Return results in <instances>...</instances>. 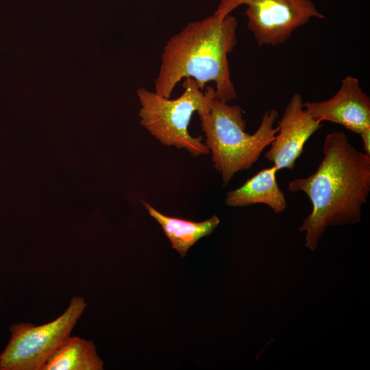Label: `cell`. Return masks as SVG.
Segmentation results:
<instances>
[{"mask_svg": "<svg viewBox=\"0 0 370 370\" xmlns=\"http://www.w3.org/2000/svg\"><path fill=\"white\" fill-rule=\"evenodd\" d=\"M237 19L231 14L221 18L214 13L187 24L164 47L155 92L170 98L178 82L191 78L201 90L213 82L220 101L235 99L227 58L237 43Z\"/></svg>", "mask_w": 370, "mask_h": 370, "instance_id": "2", "label": "cell"}, {"mask_svg": "<svg viewBox=\"0 0 370 370\" xmlns=\"http://www.w3.org/2000/svg\"><path fill=\"white\" fill-rule=\"evenodd\" d=\"M322 126L305 109L302 97L295 93L285 108L278 132L265 158L277 169L292 170L309 138Z\"/></svg>", "mask_w": 370, "mask_h": 370, "instance_id": "7", "label": "cell"}, {"mask_svg": "<svg viewBox=\"0 0 370 370\" xmlns=\"http://www.w3.org/2000/svg\"><path fill=\"white\" fill-rule=\"evenodd\" d=\"M182 86L183 92L174 99L145 88H139L137 95L140 103V124L162 145L186 149L195 158L209 154L203 137L191 136L188 125L195 112L209 108L215 95L214 88L208 86L206 90H201L191 78L185 79Z\"/></svg>", "mask_w": 370, "mask_h": 370, "instance_id": "4", "label": "cell"}, {"mask_svg": "<svg viewBox=\"0 0 370 370\" xmlns=\"http://www.w3.org/2000/svg\"><path fill=\"white\" fill-rule=\"evenodd\" d=\"M317 171L291 181L288 189L304 192L312 204L303 220L306 247L314 251L327 227L358 223L370 192V156L357 150L341 132L326 135Z\"/></svg>", "mask_w": 370, "mask_h": 370, "instance_id": "1", "label": "cell"}, {"mask_svg": "<svg viewBox=\"0 0 370 370\" xmlns=\"http://www.w3.org/2000/svg\"><path fill=\"white\" fill-rule=\"evenodd\" d=\"M149 215L161 226L173 249L185 257L188 250L199 239L210 235L220 223L217 215L200 222L166 216L151 206L142 201Z\"/></svg>", "mask_w": 370, "mask_h": 370, "instance_id": "10", "label": "cell"}, {"mask_svg": "<svg viewBox=\"0 0 370 370\" xmlns=\"http://www.w3.org/2000/svg\"><path fill=\"white\" fill-rule=\"evenodd\" d=\"M243 114L241 106L220 101L216 95L209 108L197 113L213 166L225 186L237 173L251 168L263 150L273 141L278 130V127H273L278 118L275 109L264 114L253 134L245 132Z\"/></svg>", "mask_w": 370, "mask_h": 370, "instance_id": "3", "label": "cell"}, {"mask_svg": "<svg viewBox=\"0 0 370 370\" xmlns=\"http://www.w3.org/2000/svg\"><path fill=\"white\" fill-rule=\"evenodd\" d=\"M359 134L362 140L364 152L370 156V127L364 130Z\"/></svg>", "mask_w": 370, "mask_h": 370, "instance_id": "12", "label": "cell"}, {"mask_svg": "<svg viewBox=\"0 0 370 370\" xmlns=\"http://www.w3.org/2000/svg\"><path fill=\"white\" fill-rule=\"evenodd\" d=\"M304 106L316 121L340 124L357 134L370 127V99L358 79L347 75L341 80L338 92L322 101L304 102Z\"/></svg>", "mask_w": 370, "mask_h": 370, "instance_id": "8", "label": "cell"}, {"mask_svg": "<svg viewBox=\"0 0 370 370\" xmlns=\"http://www.w3.org/2000/svg\"><path fill=\"white\" fill-rule=\"evenodd\" d=\"M92 341L70 336L51 355L42 370H103Z\"/></svg>", "mask_w": 370, "mask_h": 370, "instance_id": "11", "label": "cell"}, {"mask_svg": "<svg viewBox=\"0 0 370 370\" xmlns=\"http://www.w3.org/2000/svg\"><path fill=\"white\" fill-rule=\"evenodd\" d=\"M87 303L73 296L66 310L54 320L41 325L15 323L0 354V370H42L56 350L71 335Z\"/></svg>", "mask_w": 370, "mask_h": 370, "instance_id": "5", "label": "cell"}, {"mask_svg": "<svg viewBox=\"0 0 370 370\" xmlns=\"http://www.w3.org/2000/svg\"><path fill=\"white\" fill-rule=\"evenodd\" d=\"M243 5L247 28L259 46L281 45L312 18H325L312 0H220L214 13L223 18Z\"/></svg>", "mask_w": 370, "mask_h": 370, "instance_id": "6", "label": "cell"}, {"mask_svg": "<svg viewBox=\"0 0 370 370\" xmlns=\"http://www.w3.org/2000/svg\"><path fill=\"white\" fill-rule=\"evenodd\" d=\"M277 171L274 165L261 170L241 186L229 191L225 198V205L243 207L262 204L268 206L276 214L283 212L287 204L285 195L277 182Z\"/></svg>", "mask_w": 370, "mask_h": 370, "instance_id": "9", "label": "cell"}]
</instances>
